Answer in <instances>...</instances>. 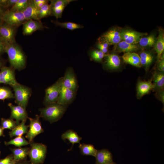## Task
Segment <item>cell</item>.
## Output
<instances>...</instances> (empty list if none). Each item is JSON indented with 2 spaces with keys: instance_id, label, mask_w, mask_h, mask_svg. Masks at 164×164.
Masks as SVG:
<instances>
[{
  "instance_id": "1",
  "label": "cell",
  "mask_w": 164,
  "mask_h": 164,
  "mask_svg": "<svg viewBox=\"0 0 164 164\" xmlns=\"http://www.w3.org/2000/svg\"><path fill=\"white\" fill-rule=\"evenodd\" d=\"M5 52L7 54L11 67L19 71L25 68L26 63V55L16 42L7 45Z\"/></svg>"
},
{
  "instance_id": "2",
  "label": "cell",
  "mask_w": 164,
  "mask_h": 164,
  "mask_svg": "<svg viewBox=\"0 0 164 164\" xmlns=\"http://www.w3.org/2000/svg\"><path fill=\"white\" fill-rule=\"evenodd\" d=\"M68 105L56 103L39 109L40 117L49 121L50 123L57 121L62 117Z\"/></svg>"
},
{
  "instance_id": "3",
  "label": "cell",
  "mask_w": 164,
  "mask_h": 164,
  "mask_svg": "<svg viewBox=\"0 0 164 164\" xmlns=\"http://www.w3.org/2000/svg\"><path fill=\"white\" fill-rule=\"evenodd\" d=\"M13 89L15 102L26 109L31 96V89L19 83L11 87Z\"/></svg>"
},
{
  "instance_id": "4",
  "label": "cell",
  "mask_w": 164,
  "mask_h": 164,
  "mask_svg": "<svg viewBox=\"0 0 164 164\" xmlns=\"http://www.w3.org/2000/svg\"><path fill=\"white\" fill-rule=\"evenodd\" d=\"M30 147L28 155L30 164H40L43 163L46 155V146L42 143L32 142L30 143Z\"/></svg>"
},
{
  "instance_id": "5",
  "label": "cell",
  "mask_w": 164,
  "mask_h": 164,
  "mask_svg": "<svg viewBox=\"0 0 164 164\" xmlns=\"http://www.w3.org/2000/svg\"><path fill=\"white\" fill-rule=\"evenodd\" d=\"M63 77L60 78L54 84L45 90L43 103L45 106L57 103L62 86Z\"/></svg>"
},
{
  "instance_id": "6",
  "label": "cell",
  "mask_w": 164,
  "mask_h": 164,
  "mask_svg": "<svg viewBox=\"0 0 164 164\" xmlns=\"http://www.w3.org/2000/svg\"><path fill=\"white\" fill-rule=\"evenodd\" d=\"M2 22L12 26L18 27L27 21L22 12H15L8 9L3 13Z\"/></svg>"
},
{
  "instance_id": "7",
  "label": "cell",
  "mask_w": 164,
  "mask_h": 164,
  "mask_svg": "<svg viewBox=\"0 0 164 164\" xmlns=\"http://www.w3.org/2000/svg\"><path fill=\"white\" fill-rule=\"evenodd\" d=\"M17 28L3 22L0 23V38L6 46L16 42L15 38Z\"/></svg>"
},
{
  "instance_id": "8",
  "label": "cell",
  "mask_w": 164,
  "mask_h": 164,
  "mask_svg": "<svg viewBox=\"0 0 164 164\" xmlns=\"http://www.w3.org/2000/svg\"><path fill=\"white\" fill-rule=\"evenodd\" d=\"M39 118L38 115H36L34 118L28 117L30 122L29 129L25 137L28 140L29 143L33 142L34 138L37 135L44 132Z\"/></svg>"
},
{
  "instance_id": "9",
  "label": "cell",
  "mask_w": 164,
  "mask_h": 164,
  "mask_svg": "<svg viewBox=\"0 0 164 164\" xmlns=\"http://www.w3.org/2000/svg\"><path fill=\"white\" fill-rule=\"evenodd\" d=\"M15 70L11 67L5 66L3 67L0 70V84L8 85L11 87L18 84Z\"/></svg>"
},
{
  "instance_id": "10",
  "label": "cell",
  "mask_w": 164,
  "mask_h": 164,
  "mask_svg": "<svg viewBox=\"0 0 164 164\" xmlns=\"http://www.w3.org/2000/svg\"><path fill=\"white\" fill-rule=\"evenodd\" d=\"M122 41L128 43L136 44L144 36L147 35V33L138 32L129 29H125L121 30Z\"/></svg>"
},
{
  "instance_id": "11",
  "label": "cell",
  "mask_w": 164,
  "mask_h": 164,
  "mask_svg": "<svg viewBox=\"0 0 164 164\" xmlns=\"http://www.w3.org/2000/svg\"><path fill=\"white\" fill-rule=\"evenodd\" d=\"M73 0H52L50 5V15L55 16L56 19L61 18L64 10Z\"/></svg>"
},
{
  "instance_id": "12",
  "label": "cell",
  "mask_w": 164,
  "mask_h": 164,
  "mask_svg": "<svg viewBox=\"0 0 164 164\" xmlns=\"http://www.w3.org/2000/svg\"><path fill=\"white\" fill-rule=\"evenodd\" d=\"M99 40V42L115 45L122 41L121 30L115 28L111 29L104 33Z\"/></svg>"
},
{
  "instance_id": "13",
  "label": "cell",
  "mask_w": 164,
  "mask_h": 164,
  "mask_svg": "<svg viewBox=\"0 0 164 164\" xmlns=\"http://www.w3.org/2000/svg\"><path fill=\"white\" fill-rule=\"evenodd\" d=\"M62 86L76 92L78 88L77 81L73 69L68 68L66 70L63 77Z\"/></svg>"
},
{
  "instance_id": "14",
  "label": "cell",
  "mask_w": 164,
  "mask_h": 164,
  "mask_svg": "<svg viewBox=\"0 0 164 164\" xmlns=\"http://www.w3.org/2000/svg\"><path fill=\"white\" fill-rule=\"evenodd\" d=\"M8 106L11 110L10 118L15 119L17 125L20 121L27 120L28 114L26 109L19 105H15L12 103H9Z\"/></svg>"
},
{
  "instance_id": "15",
  "label": "cell",
  "mask_w": 164,
  "mask_h": 164,
  "mask_svg": "<svg viewBox=\"0 0 164 164\" xmlns=\"http://www.w3.org/2000/svg\"><path fill=\"white\" fill-rule=\"evenodd\" d=\"M76 94V92L62 86L57 103L61 105H68L72 102Z\"/></svg>"
},
{
  "instance_id": "16",
  "label": "cell",
  "mask_w": 164,
  "mask_h": 164,
  "mask_svg": "<svg viewBox=\"0 0 164 164\" xmlns=\"http://www.w3.org/2000/svg\"><path fill=\"white\" fill-rule=\"evenodd\" d=\"M152 81V79L147 81L139 80L138 81L136 85V97L138 99H141L153 90L154 87Z\"/></svg>"
},
{
  "instance_id": "17",
  "label": "cell",
  "mask_w": 164,
  "mask_h": 164,
  "mask_svg": "<svg viewBox=\"0 0 164 164\" xmlns=\"http://www.w3.org/2000/svg\"><path fill=\"white\" fill-rule=\"evenodd\" d=\"M105 60L104 64V68L108 70H116L121 66V59L116 54L112 53L105 55Z\"/></svg>"
},
{
  "instance_id": "18",
  "label": "cell",
  "mask_w": 164,
  "mask_h": 164,
  "mask_svg": "<svg viewBox=\"0 0 164 164\" xmlns=\"http://www.w3.org/2000/svg\"><path fill=\"white\" fill-rule=\"evenodd\" d=\"M47 27L44 26L40 21L33 20L27 21L23 24L22 33L25 35H29L38 30H41Z\"/></svg>"
},
{
  "instance_id": "19",
  "label": "cell",
  "mask_w": 164,
  "mask_h": 164,
  "mask_svg": "<svg viewBox=\"0 0 164 164\" xmlns=\"http://www.w3.org/2000/svg\"><path fill=\"white\" fill-rule=\"evenodd\" d=\"M22 12L27 20L40 21L39 18V9L36 7L33 0H29L28 5Z\"/></svg>"
},
{
  "instance_id": "20",
  "label": "cell",
  "mask_w": 164,
  "mask_h": 164,
  "mask_svg": "<svg viewBox=\"0 0 164 164\" xmlns=\"http://www.w3.org/2000/svg\"><path fill=\"white\" fill-rule=\"evenodd\" d=\"M95 157L96 164H107L113 161L111 153L106 149L97 150Z\"/></svg>"
},
{
  "instance_id": "21",
  "label": "cell",
  "mask_w": 164,
  "mask_h": 164,
  "mask_svg": "<svg viewBox=\"0 0 164 164\" xmlns=\"http://www.w3.org/2000/svg\"><path fill=\"white\" fill-rule=\"evenodd\" d=\"M123 62L138 68L142 67L139 55L134 52L125 53L122 56Z\"/></svg>"
},
{
  "instance_id": "22",
  "label": "cell",
  "mask_w": 164,
  "mask_h": 164,
  "mask_svg": "<svg viewBox=\"0 0 164 164\" xmlns=\"http://www.w3.org/2000/svg\"><path fill=\"white\" fill-rule=\"evenodd\" d=\"M139 49L138 46L136 44L128 43L122 40L114 45V50L117 52L126 53L134 52L138 50Z\"/></svg>"
},
{
  "instance_id": "23",
  "label": "cell",
  "mask_w": 164,
  "mask_h": 164,
  "mask_svg": "<svg viewBox=\"0 0 164 164\" xmlns=\"http://www.w3.org/2000/svg\"><path fill=\"white\" fill-rule=\"evenodd\" d=\"M159 35L154 45V49L157 53V62L159 60L161 56L164 52V30L161 28L159 30Z\"/></svg>"
},
{
  "instance_id": "24",
  "label": "cell",
  "mask_w": 164,
  "mask_h": 164,
  "mask_svg": "<svg viewBox=\"0 0 164 164\" xmlns=\"http://www.w3.org/2000/svg\"><path fill=\"white\" fill-rule=\"evenodd\" d=\"M61 138L63 140L65 141L67 140L72 144V146L70 149L68 150L69 151L72 150V148L75 144H80V142L82 139V138L79 136L77 133L72 130H68L61 135Z\"/></svg>"
},
{
  "instance_id": "25",
  "label": "cell",
  "mask_w": 164,
  "mask_h": 164,
  "mask_svg": "<svg viewBox=\"0 0 164 164\" xmlns=\"http://www.w3.org/2000/svg\"><path fill=\"white\" fill-rule=\"evenodd\" d=\"M153 90L157 91L164 90V72L158 70L155 71L153 74Z\"/></svg>"
},
{
  "instance_id": "26",
  "label": "cell",
  "mask_w": 164,
  "mask_h": 164,
  "mask_svg": "<svg viewBox=\"0 0 164 164\" xmlns=\"http://www.w3.org/2000/svg\"><path fill=\"white\" fill-rule=\"evenodd\" d=\"M30 148L11 149L13 159L17 162L25 160L28 155Z\"/></svg>"
},
{
  "instance_id": "27",
  "label": "cell",
  "mask_w": 164,
  "mask_h": 164,
  "mask_svg": "<svg viewBox=\"0 0 164 164\" xmlns=\"http://www.w3.org/2000/svg\"><path fill=\"white\" fill-rule=\"evenodd\" d=\"M26 121V120L22 121L21 123L9 132V135L10 137L22 136L23 135L27 133L29 126L25 124Z\"/></svg>"
},
{
  "instance_id": "28",
  "label": "cell",
  "mask_w": 164,
  "mask_h": 164,
  "mask_svg": "<svg viewBox=\"0 0 164 164\" xmlns=\"http://www.w3.org/2000/svg\"><path fill=\"white\" fill-rule=\"evenodd\" d=\"M139 56L142 67L143 66L147 71L153 60L154 56L150 52L146 51L142 52Z\"/></svg>"
},
{
  "instance_id": "29",
  "label": "cell",
  "mask_w": 164,
  "mask_h": 164,
  "mask_svg": "<svg viewBox=\"0 0 164 164\" xmlns=\"http://www.w3.org/2000/svg\"><path fill=\"white\" fill-rule=\"evenodd\" d=\"M79 148L81 154L84 155H91L95 157L97 151L94 146L91 144L84 143L80 144Z\"/></svg>"
},
{
  "instance_id": "30",
  "label": "cell",
  "mask_w": 164,
  "mask_h": 164,
  "mask_svg": "<svg viewBox=\"0 0 164 164\" xmlns=\"http://www.w3.org/2000/svg\"><path fill=\"white\" fill-rule=\"evenodd\" d=\"M156 39L155 36L152 34L146 37H142L138 43L140 46L142 47H152L154 46Z\"/></svg>"
},
{
  "instance_id": "31",
  "label": "cell",
  "mask_w": 164,
  "mask_h": 164,
  "mask_svg": "<svg viewBox=\"0 0 164 164\" xmlns=\"http://www.w3.org/2000/svg\"><path fill=\"white\" fill-rule=\"evenodd\" d=\"M52 22L56 26L65 28L70 30L82 28L83 26L81 25L71 22H61L57 20H52Z\"/></svg>"
},
{
  "instance_id": "32",
  "label": "cell",
  "mask_w": 164,
  "mask_h": 164,
  "mask_svg": "<svg viewBox=\"0 0 164 164\" xmlns=\"http://www.w3.org/2000/svg\"><path fill=\"white\" fill-rule=\"evenodd\" d=\"M4 143L7 146L12 145L19 147L27 145L30 144L23 136L16 137L9 141L5 142Z\"/></svg>"
},
{
  "instance_id": "33",
  "label": "cell",
  "mask_w": 164,
  "mask_h": 164,
  "mask_svg": "<svg viewBox=\"0 0 164 164\" xmlns=\"http://www.w3.org/2000/svg\"><path fill=\"white\" fill-rule=\"evenodd\" d=\"M14 99V94L11 89L6 86H0V100Z\"/></svg>"
},
{
  "instance_id": "34",
  "label": "cell",
  "mask_w": 164,
  "mask_h": 164,
  "mask_svg": "<svg viewBox=\"0 0 164 164\" xmlns=\"http://www.w3.org/2000/svg\"><path fill=\"white\" fill-rule=\"evenodd\" d=\"M1 126L4 129H8L11 130L17 125L15 121L10 118H2L1 119Z\"/></svg>"
},
{
  "instance_id": "35",
  "label": "cell",
  "mask_w": 164,
  "mask_h": 164,
  "mask_svg": "<svg viewBox=\"0 0 164 164\" xmlns=\"http://www.w3.org/2000/svg\"><path fill=\"white\" fill-rule=\"evenodd\" d=\"M29 0H18L9 10L15 12H22L28 5Z\"/></svg>"
},
{
  "instance_id": "36",
  "label": "cell",
  "mask_w": 164,
  "mask_h": 164,
  "mask_svg": "<svg viewBox=\"0 0 164 164\" xmlns=\"http://www.w3.org/2000/svg\"><path fill=\"white\" fill-rule=\"evenodd\" d=\"M50 5L46 3L39 9V18L40 20L42 18L50 15Z\"/></svg>"
},
{
  "instance_id": "37",
  "label": "cell",
  "mask_w": 164,
  "mask_h": 164,
  "mask_svg": "<svg viewBox=\"0 0 164 164\" xmlns=\"http://www.w3.org/2000/svg\"><path fill=\"white\" fill-rule=\"evenodd\" d=\"M91 59L97 62L101 61L105 56V54L100 50H94L90 53Z\"/></svg>"
},
{
  "instance_id": "38",
  "label": "cell",
  "mask_w": 164,
  "mask_h": 164,
  "mask_svg": "<svg viewBox=\"0 0 164 164\" xmlns=\"http://www.w3.org/2000/svg\"><path fill=\"white\" fill-rule=\"evenodd\" d=\"M109 44L105 42H99L97 44V47L99 50L104 54L107 53Z\"/></svg>"
},
{
  "instance_id": "39",
  "label": "cell",
  "mask_w": 164,
  "mask_h": 164,
  "mask_svg": "<svg viewBox=\"0 0 164 164\" xmlns=\"http://www.w3.org/2000/svg\"><path fill=\"white\" fill-rule=\"evenodd\" d=\"M164 52L162 54L160 59L158 62L157 67L158 70L164 72Z\"/></svg>"
},
{
  "instance_id": "40",
  "label": "cell",
  "mask_w": 164,
  "mask_h": 164,
  "mask_svg": "<svg viewBox=\"0 0 164 164\" xmlns=\"http://www.w3.org/2000/svg\"><path fill=\"white\" fill-rule=\"evenodd\" d=\"M156 97L160 101L164 104V90L157 91L155 94Z\"/></svg>"
},
{
  "instance_id": "41",
  "label": "cell",
  "mask_w": 164,
  "mask_h": 164,
  "mask_svg": "<svg viewBox=\"0 0 164 164\" xmlns=\"http://www.w3.org/2000/svg\"><path fill=\"white\" fill-rule=\"evenodd\" d=\"M36 7L39 9L45 4L48 3L49 1L47 0H33Z\"/></svg>"
},
{
  "instance_id": "42",
  "label": "cell",
  "mask_w": 164,
  "mask_h": 164,
  "mask_svg": "<svg viewBox=\"0 0 164 164\" xmlns=\"http://www.w3.org/2000/svg\"><path fill=\"white\" fill-rule=\"evenodd\" d=\"M13 159L12 154L9 155L5 158L0 160V164H7Z\"/></svg>"
},
{
  "instance_id": "43",
  "label": "cell",
  "mask_w": 164,
  "mask_h": 164,
  "mask_svg": "<svg viewBox=\"0 0 164 164\" xmlns=\"http://www.w3.org/2000/svg\"><path fill=\"white\" fill-rule=\"evenodd\" d=\"M6 45L3 41L0 38V56L5 52Z\"/></svg>"
},
{
  "instance_id": "44",
  "label": "cell",
  "mask_w": 164,
  "mask_h": 164,
  "mask_svg": "<svg viewBox=\"0 0 164 164\" xmlns=\"http://www.w3.org/2000/svg\"><path fill=\"white\" fill-rule=\"evenodd\" d=\"M18 0H8L7 8L9 9V8H11L17 2Z\"/></svg>"
},
{
  "instance_id": "45",
  "label": "cell",
  "mask_w": 164,
  "mask_h": 164,
  "mask_svg": "<svg viewBox=\"0 0 164 164\" xmlns=\"http://www.w3.org/2000/svg\"><path fill=\"white\" fill-rule=\"evenodd\" d=\"M8 1V0H0V6L7 9Z\"/></svg>"
},
{
  "instance_id": "46",
  "label": "cell",
  "mask_w": 164,
  "mask_h": 164,
  "mask_svg": "<svg viewBox=\"0 0 164 164\" xmlns=\"http://www.w3.org/2000/svg\"><path fill=\"white\" fill-rule=\"evenodd\" d=\"M7 9H8L0 6V23L3 22L2 20V15L5 11Z\"/></svg>"
},
{
  "instance_id": "47",
  "label": "cell",
  "mask_w": 164,
  "mask_h": 164,
  "mask_svg": "<svg viewBox=\"0 0 164 164\" xmlns=\"http://www.w3.org/2000/svg\"><path fill=\"white\" fill-rule=\"evenodd\" d=\"M6 62L0 56V70L4 67L5 66Z\"/></svg>"
},
{
  "instance_id": "48",
  "label": "cell",
  "mask_w": 164,
  "mask_h": 164,
  "mask_svg": "<svg viewBox=\"0 0 164 164\" xmlns=\"http://www.w3.org/2000/svg\"><path fill=\"white\" fill-rule=\"evenodd\" d=\"M15 164H29V163L25 160L17 162Z\"/></svg>"
},
{
  "instance_id": "49",
  "label": "cell",
  "mask_w": 164,
  "mask_h": 164,
  "mask_svg": "<svg viewBox=\"0 0 164 164\" xmlns=\"http://www.w3.org/2000/svg\"><path fill=\"white\" fill-rule=\"evenodd\" d=\"M4 129L2 127L0 126V136H4L5 135L4 134Z\"/></svg>"
},
{
  "instance_id": "50",
  "label": "cell",
  "mask_w": 164,
  "mask_h": 164,
  "mask_svg": "<svg viewBox=\"0 0 164 164\" xmlns=\"http://www.w3.org/2000/svg\"><path fill=\"white\" fill-rule=\"evenodd\" d=\"M17 162L13 159L7 164H15Z\"/></svg>"
},
{
  "instance_id": "51",
  "label": "cell",
  "mask_w": 164,
  "mask_h": 164,
  "mask_svg": "<svg viewBox=\"0 0 164 164\" xmlns=\"http://www.w3.org/2000/svg\"><path fill=\"white\" fill-rule=\"evenodd\" d=\"M107 164H116V163H115L114 162H113V161L109 163H108Z\"/></svg>"
},
{
  "instance_id": "52",
  "label": "cell",
  "mask_w": 164,
  "mask_h": 164,
  "mask_svg": "<svg viewBox=\"0 0 164 164\" xmlns=\"http://www.w3.org/2000/svg\"><path fill=\"white\" fill-rule=\"evenodd\" d=\"M0 153H1V152L0 151Z\"/></svg>"
},
{
  "instance_id": "53",
  "label": "cell",
  "mask_w": 164,
  "mask_h": 164,
  "mask_svg": "<svg viewBox=\"0 0 164 164\" xmlns=\"http://www.w3.org/2000/svg\"><path fill=\"white\" fill-rule=\"evenodd\" d=\"M1 143V142H0V143Z\"/></svg>"
}]
</instances>
